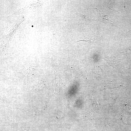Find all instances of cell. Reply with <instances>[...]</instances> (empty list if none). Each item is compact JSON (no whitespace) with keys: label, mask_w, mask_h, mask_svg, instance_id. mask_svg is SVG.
<instances>
[{"label":"cell","mask_w":131,"mask_h":131,"mask_svg":"<svg viewBox=\"0 0 131 131\" xmlns=\"http://www.w3.org/2000/svg\"><path fill=\"white\" fill-rule=\"evenodd\" d=\"M0 120L5 123L11 124L12 125H18L20 122L17 117L4 115L0 116Z\"/></svg>","instance_id":"1"},{"label":"cell","mask_w":131,"mask_h":131,"mask_svg":"<svg viewBox=\"0 0 131 131\" xmlns=\"http://www.w3.org/2000/svg\"><path fill=\"white\" fill-rule=\"evenodd\" d=\"M0 106L7 107L10 108H15L11 100L7 99L1 98L0 100Z\"/></svg>","instance_id":"2"},{"label":"cell","mask_w":131,"mask_h":131,"mask_svg":"<svg viewBox=\"0 0 131 131\" xmlns=\"http://www.w3.org/2000/svg\"><path fill=\"white\" fill-rule=\"evenodd\" d=\"M76 13L79 15L80 16L81 18L82 19L84 20L85 21L92 22L96 20L94 18L91 17L89 16H88L85 15L81 13L77 12Z\"/></svg>","instance_id":"3"},{"label":"cell","mask_w":131,"mask_h":131,"mask_svg":"<svg viewBox=\"0 0 131 131\" xmlns=\"http://www.w3.org/2000/svg\"><path fill=\"white\" fill-rule=\"evenodd\" d=\"M100 11V10H99ZM100 13L101 14V17L102 22H104L106 24H110L111 25H113V22L109 19L107 16L104 15L103 13L100 11Z\"/></svg>","instance_id":"4"},{"label":"cell","mask_w":131,"mask_h":131,"mask_svg":"<svg viewBox=\"0 0 131 131\" xmlns=\"http://www.w3.org/2000/svg\"><path fill=\"white\" fill-rule=\"evenodd\" d=\"M122 53L125 55H129L131 54V49L125 50L122 52Z\"/></svg>","instance_id":"5"},{"label":"cell","mask_w":131,"mask_h":131,"mask_svg":"<svg viewBox=\"0 0 131 131\" xmlns=\"http://www.w3.org/2000/svg\"><path fill=\"white\" fill-rule=\"evenodd\" d=\"M95 39H91L90 40H86L85 39H82L79 40L77 41H75V42H78L80 41H85L87 42H88L90 43H91V42L92 41H93Z\"/></svg>","instance_id":"6"},{"label":"cell","mask_w":131,"mask_h":131,"mask_svg":"<svg viewBox=\"0 0 131 131\" xmlns=\"http://www.w3.org/2000/svg\"><path fill=\"white\" fill-rule=\"evenodd\" d=\"M28 128L25 129L23 131H28Z\"/></svg>","instance_id":"7"}]
</instances>
